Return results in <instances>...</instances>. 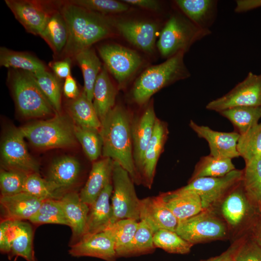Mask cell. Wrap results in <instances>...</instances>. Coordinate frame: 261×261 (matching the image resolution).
I'll return each mask as SVG.
<instances>
[{
  "instance_id": "obj_49",
  "label": "cell",
  "mask_w": 261,
  "mask_h": 261,
  "mask_svg": "<svg viewBox=\"0 0 261 261\" xmlns=\"http://www.w3.org/2000/svg\"><path fill=\"white\" fill-rule=\"evenodd\" d=\"M70 60V58H66L51 64V68L57 77L65 79L71 74Z\"/></svg>"
},
{
  "instance_id": "obj_27",
  "label": "cell",
  "mask_w": 261,
  "mask_h": 261,
  "mask_svg": "<svg viewBox=\"0 0 261 261\" xmlns=\"http://www.w3.org/2000/svg\"><path fill=\"white\" fill-rule=\"evenodd\" d=\"M44 200L25 192L10 196H1L0 203L6 219L29 220Z\"/></svg>"
},
{
  "instance_id": "obj_11",
  "label": "cell",
  "mask_w": 261,
  "mask_h": 261,
  "mask_svg": "<svg viewBox=\"0 0 261 261\" xmlns=\"http://www.w3.org/2000/svg\"><path fill=\"white\" fill-rule=\"evenodd\" d=\"M19 128H12L6 133L1 145V157L7 170L18 171L27 174L38 173L39 166L29 154Z\"/></svg>"
},
{
  "instance_id": "obj_2",
  "label": "cell",
  "mask_w": 261,
  "mask_h": 261,
  "mask_svg": "<svg viewBox=\"0 0 261 261\" xmlns=\"http://www.w3.org/2000/svg\"><path fill=\"white\" fill-rule=\"evenodd\" d=\"M185 53L179 52L157 65L148 67L137 78L132 89V97L138 104L148 102L162 88L190 76L184 62Z\"/></svg>"
},
{
  "instance_id": "obj_29",
  "label": "cell",
  "mask_w": 261,
  "mask_h": 261,
  "mask_svg": "<svg viewBox=\"0 0 261 261\" xmlns=\"http://www.w3.org/2000/svg\"><path fill=\"white\" fill-rule=\"evenodd\" d=\"M80 168L79 161L72 157L58 158L51 164L46 179L56 184L62 191L76 183Z\"/></svg>"
},
{
  "instance_id": "obj_45",
  "label": "cell",
  "mask_w": 261,
  "mask_h": 261,
  "mask_svg": "<svg viewBox=\"0 0 261 261\" xmlns=\"http://www.w3.org/2000/svg\"><path fill=\"white\" fill-rule=\"evenodd\" d=\"M74 132L89 160L96 161L102 153V143L100 132L74 124Z\"/></svg>"
},
{
  "instance_id": "obj_56",
  "label": "cell",
  "mask_w": 261,
  "mask_h": 261,
  "mask_svg": "<svg viewBox=\"0 0 261 261\" xmlns=\"http://www.w3.org/2000/svg\"><path fill=\"white\" fill-rule=\"evenodd\" d=\"M232 258H233V257H232V258H231L230 259H229V260H228L227 261H233Z\"/></svg>"
},
{
  "instance_id": "obj_12",
  "label": "cell",
  "mask_w": 261,
  "mask_h": 261,
  "mask_svg": "<svg viewBox=\"0 0 261 261\" xmlns=\"http://www.w3.org/2000/svg\"><path fill=\"white\" fill-rule=\"evenodd\" d=\"M15 18L29 33L40 35L48 19L57 9L53 2L33 0H5Z\"/></svg>"
},
{
  "instance_id": "obj_3",
  "label": "cell",
  "mask_w": 261,
  "mask_h": 261,
  "mask_svg": "<svg viewBox=\"0 0 261 261\" xmlns=\"http://www.w3.org/2000/svg\"><path fill=\"white\" fill-rule=\"evenodd\" d=\"M24 137L39 149L65 148L77 142L74 124L67 116L57 114L52 118L19 128Z\"/></svg>"
},
{
  "instance_id": "obj_10",
  "label": "cell",
  "mask_w": 261,
  "mask_h": 261,
  "mask_svg": "<svg viewBox=\"0 0 261 261\" xmlns=\"http://www.w3.org/2000/svg\"><path fill=\"white\" fill-rule=\"evenodd\" d=\"M105 66L120 86H123L138 70L142 63L135 51L114 44H107L98 48Z\"/></svg>"
},
{
  "instance_id": "obj_30",
  "label": "cell",
  "mask_w": 261,
  "mask_h": 261,
  "mask_svg": "<svg viewBox=\"0 0 261 261\" xmlns=\"http://www.w3.org/2000/svg\"><path fill=\"white\" fill-rule=\"evenodd\" d=\"M59 7L51 15L39 35L57 55L62 53L69 35L66 22Z\"/></svg>"
},
{
  "instance_id": "obj_35",
  "label": "cell",
  "mask_w": 261,
  "mask_h": 261,
  "mask_svg": "<svg viewBox=\"0 0 261 261\" xmlns=\"http://www.w3.org/2000/svg\"><path fill=\"white\" fill-rule=\"evenodd\" d=\"M235 169L231 159L217 158L210 155L203 156L196 164L189 180L204 177H222Z\"/></svg>"
},
{
  "instance_id": "obj_43",
  "label": "cell",
  "mask_w": 261,
  "mask_h": 261,
  "mask_svg": "<svg viewBox=\"0 0 261 261\" xmlns=\"http://www.w3.org/2000/svg\"><path fill=\"white\" fill-rule=\"evenodd\" d=\"M237 149L245 163L261 155V122L240 135Z\"/></svg>"
},
{
  "instance_id": "obj_34",
  "label": "cell",
  "mask_w": 261,
  "mask_h": 261,
  "mask_svg": "<svg viewBox=\"0 0 261 261\" xmlns=\"http://www.w3.org/2000/svg\"><path fill=\"white\" fill-rule=\"evenodd\" d=\"M233 125L240 135L246 133L259 123L261 106H238L219 112Z\"/></svg>"
},
{
  "instance_id": "obj_13",
  "label": "cell",
  "mask_w": 261,
  "mask_h": 261,
  "mask_svg": "<svg viewBox=\"0 0 261 261\" xmlns=\"http://www.w3.org/2000/svg\"><path fill=\"white\" fill-rule=\"evenodd\" d=\"M242 182L232 188L212 210L226 223L229 230H240L253 214V208Z\"/></svg>"
},
{
  "instance_id": "obj_15",
  "label": "cell",
  "mask_w": 261,
  "mask_h": 261,
  "mask_svg": "<svg viewBox=\"0 0 261 261\" xmlns=\"http://www.w3.org/2000/svg\"><path fill=\"white\" fill-rule=\"evenodd\" d=\"M69 253L73 257H91L105 261H116L117 258L114 242L105 231L86 234L71 245Z\"/></svg>"
},
{
  "instance_id": "obj_16",
  "label": "cell",
  "mask_w": 261,
  "mask_h": 261,
  "mask_svg": "<svg viewBox=\"0 0 261 261\" xmlns=\"http://www.w3.org/2000/svg\"><path fill=\"white\" fill-rule=\"evenodd\" d=\"M189 126L199 138L207 141L210 155L232 160L240 157L237 149L240 135L237 132L216 131L208 126L199 125L192 120Z\"/></svg>"
},
{
  "instance_id": "obj_33",
  "label": "cell",
  "mask_w": 261,
  "mask_h": 261,
  "mask_svg": "<svg viewBox=\"0 0 261 261\" xmlns=\"http://www.w3.org/2000/svg\"><path fill=\"white\" fill-rule=\"evenodd\" d=\"M0 65L6 68L37 73L46 71L44 63L28 53L15 51L6 47L0 48Z\"/></svg>"
},
{
  "instance_id": "obj_8",
  "label": "cell",
  "mask_w": 261,
  "mask_h": 261,
  "mask_svg": "<svg viewBox=\"0 0 261 261\" xmlns=\"http://www.w3.org/2000/svg\"><path fill=\"white\" fill-rule=\"evenodd\" d=\"M243 170L235 169L225 176L204 177L189 180L181 188L196 192L203 210H213L221 200L242 180Z\"/></svg>"
},
{
  "instance_id": "obj_20",
  "label": "cell",
  "mask_w": 261,
  "mask_h": 261,
  "mask_svg": "<svg viewBox=\"0 0 261 261\" xmlns=\"http://www.w3.org/2000/svg\"><path fill=\"white\" fill-rule=\"evenodd\" d=\"M159 195L178 222L192 217L203 210L200 196L193 191L181 188Z\"/></svg>"
},
{
  "instance_id": "obj_1",
  "label": "cell",
  "mask_w": 261,
  "mask_h": 261,
  "mask_svg": "<svg viewBox=\"0 0 261 261\" xmlns=\"http://www.w3.org/2000/svg\"><path fill=\"white\" fill-rule=\"evenodd\" d=\"M132 119L124 107L115 105L101 122L100 130L104 158L119 163L137 185L142 184L133 156L131 133Z\"/></svg>"
},
{
  "instance_id": "obj_31",
  "label": "cell",
  "mask_w": 261,
  "mask_h": 261,
  "mask_svg": "<svg viewBox=\"0 0 261 261\" xmlns=\"http://www.w3.org/2000/svg\"><path fill=\"white\" fill-rule=\"evenodd\" d=\"M69 111L74 124L100 132L102 123L92 102L84 91L69 106Z\"/></svg>"
},
{
  "instance_id": "obj_17",
  "label": "cell",
  "mask_w": 261,
  "mask_h": 261,
  "mask_svg": "<svg viewBox=\"0 0 261 261\" xmlns=\"http://www.w3.org/2000/svg\"><path fill=\"white\" fill-rule=\"evenodd\" d=\"M140 221L147 224L154 233L160 229L175 232L178 224V220L160 195L141 200Z\"/></svg>"
},
{
  "instance_id": "obj_21",
  "label": "cell",
  "mask_w": 261,
  "mask_h": 261,
  "mask_svg": "<svg viewBox=\"0 0 261 261\" xmlns=\"http://www.w3.org/2000/svg\"><path fill=\"white\" fill-rule=\"evenodd\" d=\"M8 220L7 233L11 246L9 259L16 256L21 257L27 261H36L31 226L23 220Z\"/></svg>"
},
{
  "instance_id": "obj_23",
  "label": "cell",
  "mask_w": 261,
  "mask_h": 261,
  "mask_svg": "<svg viewBox=\"0 0 261 261\" xmlns=\"http://www.w3.org/2000/svg\"><path fill=\"white\" fill-rule=\"evenodd\" d=\"M66 218L72 231V243L78 241L85 234L89 206L80 199L79 194L70 192L59 199Z\"/></svg>"
},
{
  "instance_id": "obj_40",
  "label": "cell",
  "mask_w": 261,
  "mask_h": 261,
  "mask_svg": "<svg viewBox=\"0 0 261 261\" xmlns=\"http://www.w3.org/2000/svg\"><path fill=\"white\" fill-rule=\"evenodd\" d=\"M242 184L250 199L261 203V155L246 163Z\"/></svg>"
},
{
  "instance_id": "obj_9",
  "label": "cell",
  "mask_w": 261,
  "mask_h": 261,
  "mask_svg": "<svg viewBox=\"0 0 261 261\" xmlns=\"http://www.w3.org/2000/svg\"><path fill=\"white\" fill-rule=\"evenodd\" d=\"M238 106H261V74L249 72L227 93L209 102L206 108L219 113Z\"/></svg>"
},
{
  "instance_id": "obj_22",
  "label": "cell",
  "mask_w": 261,
  "mask_h": 261,
  "mask_svg": "<svg viewBox=\"0 0 261 261\" xmlns=\"http://www.w3.org/2000/svg\"><path fill=\"white\" fill-rule=\"evenodd\" d=\"M113 164L114 161L109 158L93 162L87 180L79 193L83 202L91 205L105 187L112 182Z\"/></svg>"
},
{
  "instance_id": "obj_55",
  "label": "cell",
  "mask_w": 261,
  "mask_h": 261,
  "mask_svg": "<svg viewBox=\"0 0 261 261\" xmlns=\"http://www.w3.org/2000/svg\"><path fill=\"white\" fill-rule=\"evenodd\" d=\"M254 240L261 246V220L256 228Z\"/></svg>"
},
{
  "instance_id": "obj_14",
  "label": "cell",
  "mask_w": 261,
  "mask_h": 261,
  "mask_svg": "<svg viewBox=\"0 0 261 261\" xmlns=\"http://www.w3.org/2000/svg\"><path fill=\"white\" fill-rule=\"evenodd\" d=\"M59 9L66 22L69 32L67 42L61 56L64 58L74 57L93 12L67 1L62 3Z\"/></svg>"
},
{
  "instance_id": "obj_32",
  "label": "cell",
  "mask_w": 261,
  "mask_h": 261,
  "mask_svg": "<svg viewBox=\"0 0 261 261\" xmlns=\"http://www.w3.org/2000/svg\"><path fill=\"white\" fill-rule=\"evenodd\" d=\"M74 58L82 72L84 92L88 100L92 102L94 85L102 68L101 62L91 47L81 50Z\"/></svg>"
},
{
  "instance_id": "obj_6",
  "label": "cell",
  "mask_w": 261,
  "mask_h": 261,
  "mask_svg": "<svg viewBox=\"0 0 261 261\" xmlns=\"http://www.w3.org/2000/svg\"><path fill=\"white\" fill-rule=\"evenodd\" d=\"M230 230L225 221L212 210L205 209L178 222L175 232L193 245L224 239Z\"/></svg>"
},
{
  "instance_id": "obj_46",
  "label": "cell",
  "mask_w": 261,
  "mask_h": 261,
  "mask_svg": "<svg viewBox=\"0 0 261 261\" xmlns=\"http://www.w3.org/2000/svg\"><path fill=\"white\" fill-rule=\"evenodd\" d=\"M67 1L102 14L124 12L129 8L124 2L114 0H71Z\"/></svg>"
},
{
  "instance_id": "obj_37",
  "label": "cell",
  "mask_w": 261,
  "mask_h": 261,
  "mask_svg": "<svg viewBox=\"0 0 261 261\" xmlns=\"http://www.w3.org/2000/svg\"><path fill=\"white\" fill-rule=\"evenodd\" d=\"M138 223V221L132 219H121L110 224L104 231L113 239L117 258L131 242Z\"/></svg>"
},
{
  "instance_id": "obj_53",
  "label": "cell",
  "mask_w": 261,
  "mask_h": 261,
  "mask_svg": "<svg viewBox=\"0 0 261 261\" xmlns=\"http://www.w3.org/2000/svg\"><path fill=\"white\" fill-rule=\"evenodd\" d=\"M122 1L127 4L152 11H158L160 8L159 2L154 0H124Z\"/></svg>"
},
{
  "instance_id": "obj_52",
  "label": "cell",
  "mask_w": 261,
  "mask_h": 261,
  "mask_svg": "<svg viewBox=\"0 0 261 261\" xmlns=\"http://www.w3.org/2000/svg\"><path fill=\"white\" fill-rule=\"evenodd\" d=\"M234 11L241 13L261 7V0H237Z\"/></svg>"
},
{
  "instance_id": "obj_42",
  "label": "cell",
  "mask_w": 261,
  "mask_h": 261,
  "mask_svg": "<svg viewBox=\"0 0 261 261\" xmlns=\"http://www.w3.org/2000/svg\"><path fill=\"white\" fill-rule=\"evenodd\" d=\"M153 242L155 247L174 254H185L190 251L193 246L175 232L160 229L154 233Z\"/></svg>"
},
{
  "instance_id": "obj_7",
  "label": "cell",
  "mask_w": 261,
  "mask_h": 261,
  "mask_svg": "<svg viewBox=\"0 0 261 261\" xmlns=\"http://www.w3.org/2000/svg\"><path fill=\"white\" fill-rule=\"evenodd\" d=\"M134 182L129 173L114 161L111 204L113 217L111 224L124 219L140 221V201L136 193Z\"/></svg>"
},
{
  "instance_id": "obj_19",
  "label": "cell",
  "mask_w": 261,
  "mask_h": 261,
  "mask_svg": "<svg viewBox=\"0 0 261 261\" xmlns=\"http://www.w3.org/2000/svg\"><path fill=\"white\" fill-rule=\"evenodd\" d=\"M168 130L166 123L157 118L152 136L145 152L139 170L142 184L150 188L153 182L159 158L163 149Z\"/></svg>"
},
{
  "instance_id": "obj_54",
  "label": "cell",
  "mask_w": 261,
  "mask_h": 261,
  "mask_svg": "<svg viewBox=\"0 0 261 261\" xmlns=\"http://www.w3.org/2000/svg\"><path fill=\"white\" fill-rule=\"evenodd\" d=\"M241 242H236L230 246L227 250L220 255L202 261H227L233 257Z\"/></svg>"
},
{
  "instance_id": "obj_26",
  "label": "cell",
  "mask_w": 261,
  "mask_h": 261,
  "mask_svg": "<svg viewBox=\"0 0 261 261\" xmlns=\"http://www.w3.org/2000/svg\"><path fill=\"white\" fill-rule=\"evenodd\" d=\"M113 189L112 182L105 187L95 202L89 206L84 235L104 231L111 224L113 209L110 200Z\"/></svg>"
},
{
  "instance_id": "obj_36",
  "label": "cell",
  "mask_w": 261,
  "mask_h": 261,
  "mask_svg": "<svg viewBox=\"0 0 261 261\" xmlns=\"http://www.w3.org/2000/svg\"><path fill=\"white\" fill-rule=\"evenodd\" d=\"M111 32V24L109 19L103 14L93 12L80 41L78 53L107 37Z\"/></svg>"
},
{
  "instance_id": "obj_38",
  "label": "cell",
  "mask_w": 261,
  "mask_h": 261,
  "mask_svg": "<svg viewBox=\"0 0 261 261\" xmlns=\"http://www.w3.org/2000/svg\"><path fill=\"white\" fill-rule=\"evenodd\" d=\"M154 233L142 221L138 227L131 242L123 251L119 257H130L152 253L156 249L153 242Z\"/></svg>"
},
{
  "instance_id": "obj_39",
  "label": "cell",
  "mask_w": 261,
  "mask_h": 261,
  "mask_svg": "<svg viewBox=\"0 0 261 261\" xmlns=\"http://www.w3.org/2000/svg\"><path fill=\"white\" fill-rule=\"evenodd\" d=\"M23 192L44 200L60 199L62 190L54 183L42 178L38 173L27 175Z\"/></svg>"
},
{
  "instance_id": "obj_44",
  "label": "cell",
  "mask_w": 261,
  "mask_h": 261,
  "mask_svg": "<svg viewBox=\"0 0 261 261\" xmlns=\"http://www.w3.org/2000/svg\"><path fill=\"white\" fill-rule=\"evenodd\" d=\"M39 88L57 113L61 108V88L57 76L47 71L32 73Z\"/></svg>"
},
{
  "instance_id": "obj_28",
  "label": "cell",
  "mask_w": 261,
  "mask_h": 261,
  "mask_svg": "<svg viewBox=\"0 0 261 261\" xmlns=\"http://www.w3.org/2000/svg\"><path fill=\"white\" fill-rule=\"evenodd\" d=\"M116 94V88L104 65L96 80L93 99L94 107L101 122L115 106Z\"/></svg>"
},
{
  "instance_id": "obj_18",
  "label": "cell",
  "mask_w": 261,
  "mask_h": 261,
  "mask_svg": "<svg viewBox=\"0 0 261 261\" xmlns=\"http://www.w3.org/2000/svg\"><path fill=\"white\" fill-rule=\"evenodd\" d=\"M157 118L153 103H151L140 116L132 119L133 156L138 173L142 165L146 148L152 136Z\"/></svg>"
},
{
  "instance_id": "obj_41",
  "label": "cell",
  "mask_w": 261,
  "mask_h": 261,
  "mask_svg": "<svg viewBox=\"0 0 261 261\" xmlns=\"http://www.w3.org/2000/svg\"><path fill=\"white\" fill-rule=\"evenodd\" d=\"M35 224H57L69 226L59 199H46L29 219Z\"/></svg>"
},
{
  "instance_id": "obj_25",
  "label": "cell",
  "mask_w": 261,
  "mask_h": 261,
  "mask_svg": "<svg viewBox=\"0 0 261 261\" xmlns=\"http://www.w3.org/2000/svg\"><path fill=\"white\" fill-rule=\"evenodd\" d=\"M174 3L180 12L201 29L210 30L218 14L216 0H176Z\"/></svg>"
},
{
  "instance_id": "obj_50",
  "label": "cell",
  "mask_w": 261,
  "mask_h": 261,
  "mask_svg": "<svg viewBox=\"0 0 261 261\" xmlns=\"http://www.w3.org/2000/svg\"><path fill=\"white\" fill-rule=\"evenodd\" d=\"M63 92L67 98L72 100L76 99L81 94L79 92L76 82L71 74L65 79Z\"/></svg>"
},
{
  "instance_id": "obj_5",
  "label": "cell",
  "mask_w": 261,
  "mask_h": 261,
  "mask_svg": "<svg viewBox=\"0 0 261 261\" xmlns=\"http://www.w3.org/2000/svg\"><path fill=\"white\" fill-rule=\"evenodd\" d=\"M10 76L15 101L21 115L27 117H42L53 113L55 110L32 73L14 70Z\"/></svg>"
},
{
  "instance_id": "obj_48",
  "label": "cell",
  "mask_w": 261,
  "mask_h": 261,
  "mask_svg": "<svg viewBox=\"0 0 261 261\" xmlns=\"http://www.w3.org/2000/svg\"><path fill=\"white\" fill-rule=\"evenodd\" d=\"M232 260L233 261H261V246L254 240L241 243Z\"/></svg>"
},
{
  "instance_id": "obj_24",
  "label": "cell",
  "mask_w": 261,
  "mask_h": 261,
  "mask_svg": "<svg viewBox=\"0 0 261 261\" xmlns=\"http://www.w3.org/2000/svg\"><path fill=\"white\" fill-rule=\"evenodd\" d=\"M116 27L119 32L133 45L147 52L154 48L157 25L145 21L127 20L117 22Z\"/></svg>"
},
{
  "instance_id": "obj_51",
  "label": "cell",
  "mask_w": 261,
  "mask_h": 261,
  "mask_svg": "<svg viewBox=\"0 0 261 261\" xmlns=\"http://www.w3.org/2000/svg\"><path fill=\"white\" fill-rule=\"evenodd\" d=\"M8 220L5 219L0 224V250L2 253L9 254L11 246L7 233Z\"/></svg>"
},
{
  "instance_id": "obj_47",
  "label": "cell",
  "mask_w": 261,
  "mask_h": 261,
  "mask_svg": "<svg viewBox=\"0 0 261 261\" xmlns=\"http://www.w3.org/2000/svg\"><path fill=\"white\" fill-rule=\"evenodd\" d=\"M28 174L18 171L1 170L0 187L1 196H10L23 192Z\"/></svg>"
},
{
  "instance_id": "obj_4",
  "label": "cell",
  "mask_w": 261,
  "mask_h": 261,
  "mask_svg": "<svg viewBox=\"0 0 261 261\" xmlns=\"http://www.w3.org/2000/svg\"><path fill=\"white\" fill-rule=\"evenodd\" d=\"M212 33L197 27L182 13L172 14L163 27L157 43L160 54L167 58L183 52Z\"/></svg>"
}]
</instances>
